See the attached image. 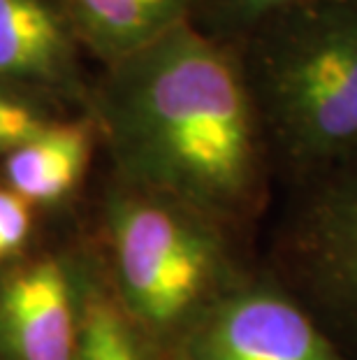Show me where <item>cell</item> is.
Returning a JSON list of instances; mask_svg holds the SVG:
<instances>
[{
    "label": "cell",
    "instance_id": "cell-1",
    "mask_svg": "<svg viewBox=\"0 0 357 360\" xmlns=\"http://www.w3.org/2000/svg\"><path fill=\"white\" fill-rule=\"evenodd\" d=\"M107 174L255 237L278 186L239 49L181 24L90 89Z\"/></svg>",
    "mask_w": 357,
    "mask_h": 360
},
{
    "label": "cell",
    "instance_id": "cell-13",
    "mask_svg": "<svg viewBox=\"0 0 357 360\" xmlns=\"http://www.w3.org/2000/svg\"><path fill=\"white\" fill-rule=\"evenodd\" d=\"M40 210L0 181V265L24 258L37 247Z\"/></svg>",
    "mask_w": 357,
    "mask_h": 360
},
{
    "label": "cell",
    "instance_id": "cell-12",
    "mask_svg": "<svg viewBox=\"0 0 357 360\" xmlns=\"http://www.w3.org/2000/svg\"><path fill=\"white\" fill-rule=\"evenodd\" d=\"M65 117H72V112L0 84V158Z\"/></svg>",
    "mask_w": 357,
    "mask_h": 360
},
{
    "label": "cell",
    "instance_id": "cell-7",
    "mask_svg": "<svg viewBox=\"0 0 357 360\" xmlns=\"http://www.w3.org/2000/svg\"><path fill=\"white\" fill-rule=\"evenodd\" d=\"M83 49L54 0H0V84L65 112L90 107Z\"/></svg>",
    "mask_w": 357,
    "mask_h": 360
},
{
    "label": "cell",
    "instance_id": "cell-8",
    "mask_svg": "<svg viewBox=\"0 0 357 360\" xmlns=\"http://www.w3.org/2000/svg\"><path fill=\"white\" fill-rule=\"evenodd\" d=\"M100 149L90 112L58 119L0 158V181L37 210H54L81 191Z\"/></svg>",
    "mask_w": 357,
    "mask_h": 360
},
{
    "label": "cell",
    "instance_id": "cell-10",
    "mask_svg": "<svg viewBox=\"0 0 357 360\" xmlns=\"http://www.w3.org/2000/svg\"><path fill=\"white\" fill-rule=\"evenodd\" d=\"M74 360H165L158 344L114 295L90 237L83 251Z\"/></svg>",
    "mask_w": 357,
    "mask_h": 360
},
{
    "label": "cell",
    "instance_id": "cell-9",
    "mask_svg": "<svg viewBox=\"0 0 357 360\" xmlns=\"http://www.w3.org/2000/svg\"><path fill=\"white\" fill-rule=\"evenodd\" d=\"M195 0H54L86 56L109 68L191 21Z\"/></svg>",
    "mask_w": 357,
    "mask_h": 360
},
{
    "label": "cell",
    "instance_id": "cell-6",
    "mask_svg": "<svg viewBox=\"0 0 357 360\" xmlns=\"http://www.w3.org/2000/svg\"><path fill=\"white\" fill-rule=\"evenodd\" d=\"M86 240L0 265V360H74Z\"/></svg>",
    "mask_w": 357,
    "mask_h": 360
},
{
    "label": "cell",
    "instance_id": "cell-4",
    "mask_svg": "<svg viewBox=\"0 0 357 360\" xmlns=\"http://www.w3.org/2000/svg\"><path fill=\"white\" fill-rule=\"evenodd\" d=\"M262 260L357 360V156L285 191Z\"/></svg>",
    "mask_w": 357,
    "mask_h": 360
},
{
    "label": "cell",
    "instance_id": "cell-3",
    "mask_svg": "<svg viewBox=\"0 0 357 360\" xmlns=\"http://www.w3.org/2000/svg\"><path fill=\"white\" fill-rule=\"evenodd\" d=\"M276 184L290 191L357 156V0H318L239 44Z\"/></svg>",
    "mask_w": 357,
    "mask_h": 360
},
{
    "label": "cell",
    "instance_id": "cell-2",
    "mask_svg": "<svg viewBox=\"0 0 357 360\" xmlns=\"http://www.w3.org/2000/svg\"><path fill=\"white\" fill-rule=\"evenodd\" d=\"M90 237L123 309L165 354L262 263L255 237L107 174Z\"/></svg>",
    "mask_w": 357,
    "mask_h": 360
},
{
    "label": "cell",
    "instance_id": "cell-11",
    "mask_svg": "<svg viewBox=\"0 0 357 360\" xmlns=\"http://www.w3.org/2000/svg\"><path fill=\"white\" fill-rule=\"evenodd\" d=\"M318 0H195L191 21L211 40L239 47L269 19Z\"/></svg>",
    "mask_w": 357,
    "mask_h": 360
},
{
    "label": "cell",
    "instance_id": "cell-5",
    "mask_svg": "<svg viewBox=\"0 0 357 360\" xmlns=\"http://www.w3.org/2000/svg\"><path fill=\"white\" fill-rule=\"evenodd\" d=\"M167 360H355L267 263L223 297Z\"/></svg>",
    "mask_w": 357,
    "mask_h": 360
}]
</instances>
